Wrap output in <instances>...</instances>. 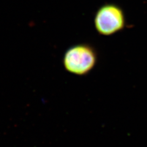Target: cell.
Returning a JSON list of instances; mask_svg holds the SVG:
<instances>
[{
	"instance_id": "7a4b0ae2",
	"label": "cell",
	"mask_w": 147,
	"mask_h": 147,
	"mask_svg": "<svg viewBox=\"0 0 147 147\" xmlns=\"http://www.w3.org/2000/svg\"><path fill=\"white\" fill-rule=\"evenodd\" d=\"M94 27L98 34L110 36L122 31L126 26V17L123 8L117 4L107 3L96 11Z\"/></svg>"
},
{
	"instance_id": "6da1fadb",
	"label": "cell",
	"mask_w": 147,
	"mask_h": 147,
	"mask_svg": "<svg viewBox=\"0 0 147 147\" xmlns=\"http://www.w3.org/2000/svg\"><path fill=\"white\" fill-rule=\"evenodd\" d=\"M98 61V52L89 43H79L70 46L64 53L63 64L67 72L85 76L93 69Z\"/></svg>"
}]
</instances>
